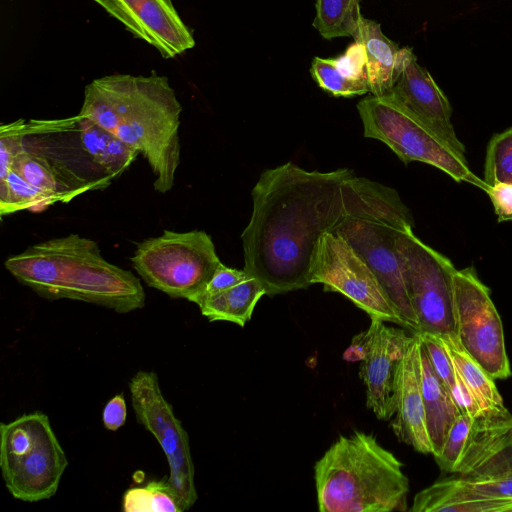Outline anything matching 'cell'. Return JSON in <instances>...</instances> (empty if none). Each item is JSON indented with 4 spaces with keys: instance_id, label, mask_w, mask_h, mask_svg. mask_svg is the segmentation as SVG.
<instances>
[{
    "instance_id": "ac0fdd59",
    "label": "cell",
    "mask_w": 512,
    "mask_h": 512,
    "mask_svg": "<svg viewBox=\"0 0 512 512\" xmlns=\"http://www.w3.org/2000/svg\"><path fill=\"white\" fill-rule=\"evenodd\" d=\"M409 511L512 512V496L486 491L452 474L419 491Z\"/></svg>"
},
{
    "instance_id": "d6986e66",
    "label": "cell",
    "mask_w": 512,
    "mask_h": 512,
    "mask_svg": "<svg viewBox=\"0 0 512 512\" xmlns=\"http://www.w3.org/2000/svg\"><path fill=\"white\" fill-rule=\"evenodd\" d=\"M11 169L35 188L58 198L59 202H69L85 191L105 187V182L113 178L107 175L100 181H89L66 165L31 153L25 147L13 158Z\"/></svg>"
},
{
    "instance_id": "4fadbf2b",
    "label": "cell",
    "mask_w": 512,
    "mask_h": 512,
    "mask_svg": "<svg viewBox=\"0 0 512 512\" xmlns=\"http://www.w3.org/2000/svg\"><path fill=\"white\" fill-rule=\"evenodd\" d=\"M453 474L486 491L512 496V415L504 406L473 420Z\"/></svg>"
},
{
    "instance_id": "f1b7e54d",
    "label": "cell",
    "mask_w": 512,
    "mask_h": 512,
    "mask_svg": "<svg viewBox=\"0 0 512 512\" xmlns=\"http://www.w3.org/2000/svg\"><path fill=\"white\" fill-rule=\"evenodd\" d=\"M310 73L320 88L335 97H353L370 92L368 87L343 76L333 58L314 57Z\"/></svg>"
},
{
    "instance_id": "7402d4cb",
    "label": "cell",
    "mask_w": 512,
    "mask_h": 512,
    "mask_svg": "<svg viewBox=\"0 0 512 512\" xmlns=\"http://www.w3.org/2000/svg\"><path fill=\"white\" fill-rule=\"evenodd\" d=\"M263 295H266V290L261 282L248 274L235 286L203 296L195 304L210 322L226 321L244 327Z\"/></svg>"
},
{
    "instance_id": "d4e9b609",
    "label": "cell",
    "mask_w": 512,
    "mask_h": 512,
    "mask_svg": "<svg viewBox=\"0 0 512 512\" xmlns=\"http://www.w3.org/2000/svg\"><path fill=\"white\" fill-rule=\"evenodd\" d=\"M361 0H316L314 28L327 39L354 37L359 21Z\"/></svg>"
},
{
    "instance_id": "52a82bcc",
    "label": "cell",
    "mask_w": 512,
    "mask_h": 512,
    "mask_svg": "<svg viewBox=\"0 0 512 512\" xmlns=\"http://www.w3.org/2000/svg\"><path fill=\"white\" fill-rule=\"evenodd\" d=\"M130 260L149 287L190 302L203 293L221 263L211 236L203 230H164L138 243Z\"/></svg>"
},
{
    "instance_id": "603a6c76",
    "label": "cell",
    "mask_w": 512,
    "mask_h": 512,
    "mask_svg": "<svg viewBox=\"0 0 512 512\" xmlns=\"http://www.w3.org/2000/svg\"><path fill=\"white\" fill-rule=\"evenodd\" d=\"M83 149L111 177L122 174L140 152L92 121L77 115Z\"/></svg>"
},
{
    "instance_id": "4dcf8cb0",
    "label": "cell",
    "mask_w": 512,
    "mask_h": 512,
    "mask_svg": "<svg viewBox=\"0 0 512 512\" xmlns=\"http://www.w3.org/2000/svg\"><path fill=\"white\" fill-rule=\"evenodd\" d=\"M421 339L433 370L449 389L455 382V368L451 357L439 335L417 333Z\"/></svg>"
},
{
    "instance_id": "83f0119b",
    "label": "cell",
    "mask_w": 512,
    "mask_h": 512,
    "mask_svg": "<svg viewBox=\"0 0 512 512\" xmlns=\"http://www.w3.org/2000/svg\"><path fill=\"white\" fill-rule=\"evenodd\" d=\"M483 181L486 186L497 182L512 184V127L490 139L486 150Z\"/></svg>"
},
{
    "instance_id": "4316f807",
    "label": "cell",
    "mask_w": 512,
    "mask_h": 512,
    "mask_svg": "<svg viewBox=\"0 0 512 512\" xmlns=\"http://www.w3.org/2000/svg\"><path fill=\"white\" fill-rule=\"evenodd\" d=\"M125 512H182L167 480H152L129 488L122 499Z\"/></svg>"
},
{
    "instance_id": "44dd1931",
    "label": "cell",
    "mask_w": 512,
    "mask_h": 512,
    "mask_svg": "<svg viewBox=\"0 0 512 512\" xmlns=\"http://www.w3.org/2000/svg\"><path fill=\"white\" fill-rule=\"evenodd\" d=\"M418 365L427 432L434 456L440 451L450 427L461 413L447 387L433 370L420 337Z\"/></svg>"
},
{
    "instance_id": "7a4b0ae2",
    "label": "cell",
    "mask_w": 512,
    "mask_h": 512,
    "mask_svg": "<svg viewBox=\"0 0 512 512\" xmlns=\"http://www.w3.org/2000/svg\"><path fill=\"white\" fill-rule=\"evenodd\" d=\"M182 110L165 76L113 74L85 87L78 116L138 150L155 175L154 189L166 193L180 164Z\"/></svg>"
},
{
    "instance_id": "cb8c5ba5",
    "label": "cell",
    "mask_w": 512,
    "mask_h": 512,
    "mask_svg": "<svg viewBox=\"0 0 512 512\" xmlns=\"http://www.w3.org/2000/svg\"><path fill=\"white\" fill-rule=\"evenodd\" d=\"M454 368L471 390L483 411L504 406L494 379L463 348L456 334L439 335Z\"/></svg>"
},
{
    "instance_id": "8992f818",
    "label": "cell",
    "mask_w": 512,
    "mask_h": 512,
    "mask_svg": "<svg viewBox=\"0 0 512 512\" xmlns=\"http://www.w3.org/2000/svg\"><path fill=\"white\" fill-rule=\"evenodd\" d=\"M67 466L45 413L35 411L0 424V468L13 498L29 503L50 499Z\"/></svg>"
},
{
    "instance_id": "5b68a950",
    "label": "cell",
    "mask_w": 512,
    "mask_h": 512,
    "mask_svg": "<svg viewBox=\"0 0 512 512\" xmlns=\"http://www.w3.org/2000/svg\"><path fill=\"white\" fill-rule=\"evenodd\" d=\"M343 219L333 233L342 237L369 265L405 323L418 332L397 252V240L413 218L397 191L352 175L343 185Z\"/></svg>"
},
{
    "instance_id": "30bf717a",
    "label": "cell",
    "mask_w": 512,
    "mask_h": 512,
    "mask_svg": "<svg viewBox=\"0 0 512 512\" xmlns=\"http://www.w3.org/2000/svg\"><path fill=\"white\" fill-rule=\"evenodd\" d=\"M128 387L136 420L163 450L169 466L167 482L182 512L187 511L198 498L188 434L164 397L154 371H138Z\"/></svg>"
},
{
    "instance_id": "2e32d148",
    "label": "cell",
    "mask_w": 512,
    "mask_h": 512,
    "mask_svg": "<svg viewBox=\"0 0 512 512\" xmlns=\"http://www.w3.org/2000/svg\"><path fill=\"white\" fill-rule=\"evenodd\" d=\"M368 341L359 375L366 388V406L381 420L391 419L393 410V379L409 335L402 328L388 326L371 319Z\"/></svg>"
},
{
    "instance_id": "d6a6232c",
    "label": "cell",
    "mask_w": 512,
    "mask_h": 512,
    "mask_svg": "<svg viewBox=\"0 0 512 512\" xmlns=\"http://www.w3.org/2000/svg\"><path fill=\"white\" fill-rule=\"evenodd\" d=\"M247 275L244 269L227 267L221 262L203 293L193 303L203 296L215 294L235 286L243 281Z\"/></svg>"
},
{
    "instance_id": "9c48e42d",
    "label": "cell",
    "mask_w": 512,
    "mask_h": 512,
    "mask_svg": "<svg viewBox=\"0 0 512 512\" xmlns=\"http://www.w3.org/2000/svg\"><path fill=\"white\" fill-rule=\"evenodd\" d=\"M397 252L417 333L455 334L453 278L457 270L450 259L422 242L412 228L398 237Z\"/></svg>"
},
{
    "instance_id": "ba28073f",
    "label": "cell",
    "mask_w": 512,
    "mask_h": 512,
    "mask_svg": "<svg viewBox=\"0 0 512 512\" xmlns=\"http://www.w3.org/2000/svg\"><path fill=\"white\" fill-rule=\"evenodd\" d=\"M357 109L364 136L385 143L405 164L419 161L434 166L457 182H468L485 191L486 184L461 158L430 130L395 105L376 96L360 100Z\"/></svg>"
},
{
    "instance_id": "6da1fadb",
    "label": "cell",
    "mask_w": 512,
    "mask_h": 512,
    "mask_svg": "<svg viewBox=\"0 0 512 512\" xmlns=\"http://www.w3.org/2000/svg\"><path fill=\"white\" fill-rule=\"evenodd\" d=\"M347 168L308 171L288 162L265 170L254 185L252 214L241 235L244 270L272 297L312 285L320 238L343 219Z\"/></svg>"
},
{
    "instance_id": "1f68e13d",
    "label": "cell",
    "mask_w": 512,
    "mask_h": 512,
    "mask_svg": "<svg viewBox=\"0 0 512 512\" xmlns=\"http://www.w3.org/2000/svg\"><path fill=\"white\" fill-rule=\"evenodd\" d=\"M333 60L343 76L368 87L370 90L366 52L360 41H354L346 48L343 54L333 58Z\"/></svg>"
},
{
    "instance_id": "836d02e7",
    "label": "cell",
    "mask_w": 512,
    "mask_h": 512,
    "mask_svg": "<svg viewBox=\"0 0 512 512\" xmlns=\"http://www.w3.org/2000/svg\"><path fill=\"white\" fill-rule=\"evenodd\" d=\"M449 393L461 414L469 415L475 419L484 412L475 396L456 370L455 382L454 385L449 389Z\"/></svg>"
},
{
    "instance_id": "277c9868",
    "label": "cell",
    "mask_w": 512,
    "mask_h": 512,
    "mask_svg": "<svg viewBox=\"0 0 512 512\" xmlns=\"http://www.w3.org/2000/svg\"><path fill=\"white\" fill-rule=\"evenodd\" d=\"M402 467L373 434L340 436L314 465L319 510H407L409 480Z\"/></svg>"
},
{
    "instance_id": "e0dca14e",
    "label": "cell",
    "mask_w": 512,
    "mask_h": 512,
    "mask_svg": "<svg viewBox=\"0 0 512 512\" xmlns=\"http://www.w3.org/2000/svg\"><path fill=\"white\" fill-rule=\"evenodd\" d=\"M419 336L409 335L393 379L394 419L391 427L399 441L423 454H431L425 409L422 398L419 365Z\"/></svg>"
},
{
    "instance_id": "8fae6325",
    "label": "cell",
    "mask_w": 512,
    "mask_h": 512,
    "mask_svg": "<svg viewBox=\"0 0 512 512\" xmlns=\"http://www.w3.org/2000/svg\"><path fill=\"white\" fill-rule=\"evenodd\" d=\"M453 304L455 334L463 348L494 380L510 377L502 321L473 266L456 271Z\"/></svg>"
},
{
    "instance_id": "ffe728a7",
    "label": "cell",
    "mask_w": 512,
    "mask_h": 512,
    "mask_svg": "<svg viewBox=\"0 0 512 512\" xmlns=\"http://www.w3.org/2000/svg\"><path fill=\"white\" fill-rule=\"evenodd\" d=\"M353 38L365 48L370 93L384 96L400 74L402 48L383 34L378 22L363 16Z\"/></svg>"
},
{
    "instance_id": "5bb4252c",
    "label": "cell",
    "mask_w": 512,
    "mask_h": 512,
    "mask_svg": "<svg viewBox=\"0 0 512 512\" xmlns=\"http://www.w3.org/2000/svg\"><path fill=\"white\" fill-rule=\"evenodd\" d=\"M430 130L461 158L465 146L456 136L451 122L452 107L433 77L422 67L412 48H402L400 74L382 97Z\"/></svg>"
},
{
    "instance_id": "9a60e30c",
    "label": "cell",
    "mask_w": 512,
    "mask_h": 512,
    "mask_svg": "<svg viewBox=\"0 0 512 512\" xmlns=\"http://www.w3.org/2000/svg\"><path fill=\"white\" fill-rule=\"evenodd\" d=\"M136 38L173 58L195 45L172 0H93Z\"/></svg>"
},
{
    "instance_id": "e575fe53",
    "label": "cell",
    "mask_w": 512,
    "mask_h": 512,
    "mask_svg": "<svg viewBox=\"0 0 512 512\" xmlns=\"http://www.w3.org/2000/svg\"><path fill=\"white\" fill-rule=\"evenodd\" d=\"M485 191L492 202L498 222H512V184L497 182L487 186Z\"/></svg>"
},
{
    "instance_id": "7c38bea8",
    "label": "cell",
    "mask_w": 512,
    "mask_h": 512,
    "mask_svg": "<svg viewBox=\"0 0 512 512\" xmlns=\"http://www.w3.org/2000/svg\"><path fill=\"white\" fill-rule=\"evenodd\" d=\"M311 283L322 284L325 291L344 295L371 319L406 329L374 271L333 232L325 233L319 240L312 262Z\"/></svg>"
},
{
    "instance_id": "3957f363",
    "label": "cell",
    "mask_w": 512,
    "mask_h": 512,
    "mask_svg": "<svg viewBox=\"0 0 512 512\" xmlns=\"http://www.w3.org/2000/svg\"><path fill=\"white\" fill-rule=\"evenodd\" d=\"M4 266L20 284L47 300L82 301L117 313L146 303L140 278L108 262L97 242L78 234L31 245L9 256Z\"/></svg>"
},
{
    "instance_id": "8d00e7d4",
    "label": "cell",
    "mask_w": 512,
    "mask_h": 512,
    "mask_svg": "<svg viewBox=\"0 0 512 512\" xmlns=\"http://www.w3.org/2000/svg\"><path fill=\"white\" fill-rule=\"evenodd\" d=\"M367 330L355 335L351 345L344 352L343 358L347 361H362L367 350Z\"/></svg>"
},
{
    "instance_id": "d590c367",
    "label": "cell",
    "mask_w": 512,
    "mask_h": 512,
    "mask_svg": "<svg viewBox=\"0 0 512 512\" xmlns=\"http://www.w3.org/2000/svg\"><path fill=\"white\" fill-rule=\"evenodd\" d=\"M127 405L123 393L112 397L102 410V422L109 431H117L126 421Z\"/></svg>"
},
{
    "instance_id": "484cf974",
    "label": "cell",
    "mask_w": 512,
    "mask_h": 512,
    "mask_svg": "<svg viewBox=\"0 0 512 512\" xmlns=\"http://www.w3.org/2000/svg\"><path fill=\"white\" fill-rule=\"evenodd\" d=\"M56 202L58 198L35 188L12 169L0 179L1 216L20 210L41 212Z\"/></svg>"
},
{
    "instance_id": "f546056e",
    "label": "cell",
    "mask_w": 512,
    "mask_h": 512,
    "mask_svg": "<svg viewBox=\"0 0 512 512\" xmlns=\"http://www.w3.org/2000/svg\"><path fill=\"white\" fill-rule=\"evenodd\" d=\"M473 418L460 414L450 427L440 451L434 459L442 472L453 474L466 445Z\"/></svg>"
}]
</instances>
